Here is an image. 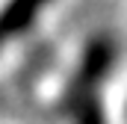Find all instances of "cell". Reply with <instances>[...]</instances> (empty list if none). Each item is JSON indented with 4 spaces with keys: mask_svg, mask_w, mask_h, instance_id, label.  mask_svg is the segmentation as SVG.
<instances>
[{
    "mask_svg": "<svg viewBox=\"0 0 127 124\" xmlns=\"http://www.w3.org/2000/svg\"><path fill=\"white\" fill-rule=\"evenodd\" d=\"M112 59H115V44H112V38H106V35L92 38V41L86 44V50H83L80 68H77L74 83H71V89H68V103H74V100L92 94V89L106 77V71L112 68Z\"/></svg>",
    "mask_w": 127,
    "mask_h": 124,
    "instance_id": "1",
    "label": "cell"
},
{
    "mask_svg": "<svg viewBox=\"0 0 127 124\" xmlns=\"http://www.w3.org/2000/svg\"><path fill=\"white\" fill-rule=\"evenodd\" d=\"M50 0H9L0 9V44L21 35L38 18V12L47 6Z\"/></svg>",
    "mask_w": 127,
    "mask_h": 124,
    "instance_id": "2",
    "label": "cell"
},
{
    "mask_svg": "<svg viewBox=\"0 0 127 124\" xmlns=\"http://www.w3.org/2000/svg\"><path fill=\"white\" fill-rule=\"evenodd\" d=\"M68 106L74 109V124H106V115H103L100 103L95 100V94H86Z\"/></svg>",
    "mask_w": 127,
    "mask_h": 124,
    "instance_id": "3",
    "label": "cell"
}]
</instances>
